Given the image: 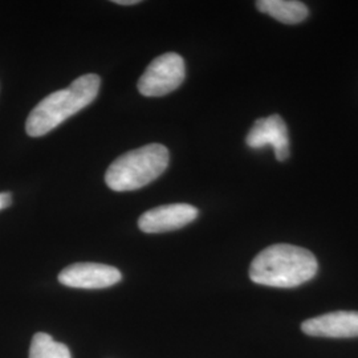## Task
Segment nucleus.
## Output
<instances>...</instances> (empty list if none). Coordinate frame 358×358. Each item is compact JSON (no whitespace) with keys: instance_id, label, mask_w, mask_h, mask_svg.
Here are the masks:
<instances>
[{"instance_id":"1","label":"nucleus","mask_w":358,"mask_h":358,"mask_svg":"<svg viewBox=\"0 0 358 358\" xmlns=\"http://www.w3.org/2000/svg\"><path fill=\"white\" fill-rule=\"evenodd\" d=\"M319 269L315 255L292 244H273L256 256L250 266V279L275 288H294L312 280Z\"/></svg>"},{"instance_id":"2","label":"nucleus","mask_w":358,"mask_h":358,"mask_svg":"<svg viewBox=\"0 0 358 358\" xmlns=\"http://www.w3.org/2000/svg\"><path fill=\"white\" fill-rule=\"evenodd\" d=\"M101 78L88 73L77 77L65 90H56L43 99L29 113L26 131L31 137H41L62 125L65 120L93 103L100 92Z\"/></svg>"},{"instance_id":"3","label":"nucleus","mask_w":358,"mask_h":358,"mask_svg":"<svg viewBox=\"0 0 358 358\" xmlns=\"http://www.w3.org/2000/svg\"><path fill=\"white\" fill-rule=\"evenodd\" d=\"M166 146L149 143L122 154L108 167L105 182L113 192H133L148 186L169 166Z\"/></svg>"},{"instance_id":"4","label":"nucleus","mask_w":358,"mask_h":358,"mask_svg":"<svg viewBox=\"0 0 358 358\" xmlns=\"http://www.w3.org/2000/svg\"><path fill=\"white\" fill-rule=\"evenodd\" d=\"M186 66L182 56L169 52L158 56L138 80V90L145 97H162L178 90L185 81Z\"/></svg>"},{"instance_id":"5","label":"nucleus","mask_w":358,"mask_h":358,"mask_svg":"<svg viewBox=\"0 0 358 358\" xmlns=\"http://www.w3.org/2000/svg\"><path fill=\"white\" fill-rule=\"evenodd\" d=\"M122 275L112 266L100 263H76L59 273L63 285L80 289H103L121 282Z\"/></svg>"},{"instance_id":"6","label":"nucleus","mask_w":358,"mask_h":358,"mask_svg":"<svg viewBox=\"0 0 358 358\" xmlns=\"http://www.w3.org/2000/svg\"><path fill=\"white\" fill-rule=\"evenodd\" d=\"M198 208L186 203L159 206L142 214L138 227L146 234H161L179 230L198 217Z\"/></svg>"},{"instance_id":"7","label":"nucleus","mask_w":358,"mask_h":358,"mask_svg":"<svg viewBox=\"0 0 358 358\" xmlns=\"http://www.w3.org/2000/svg\"><path fill=\"white\" fill-rule=\"evenodd\" d=\"M245 142L251 149H262L268 145L272 146L278 161H285L289 157L288 129L279 115L257 120L247 134Z\"/></svg>"},{"instance_id":"8","label":"nucleus","mask_w":358,"mask_h":358,"mask_svg":"<svg viewBox=\"0 0 358 358\" xmlns=\"http://www.w3.org/2000/svg\"><path fill=\"white\" fill-rule=\"evenodd\" d=\"M301 331L312 337L352 338L358 337V312L337 310L309 319L301 324Z\"/></svg>"},{"instance_id":"9","label":"nucleus","mask_w":358,"mask_h":358,"mask_svg":"<svg viewBox=\"0 0 358 358\" xmlns=\"http://www.w3.org/2000/svg\"><path fill=\"white\" fill-rule=\"evenodd\" d=\"M256 7L284 24H299L309 15L307 6L297 0H259Z\"/></svg>"},{"instance_id":"10","label":"nucleus","mask_w":358,"mask_h":358,"mask_svg":"<svg viewBox=\"0 0 358 358\" xmlns=\"http://www.w3.org/2000/svg\"><path fill=\"white\" fill-rule=\"evenodd\" d=\"M29 358H72L68 346L56 343L48 333H36L29 348Z\"/></svg>"},{"instance_id":"11","label":"nucleus","mask_w":358,"mask_h":358,"mask_svg":"<svg viewBox=\"0 0 358 358\" xmlns=\"http://www.w3.org/2000/svg\"><path fill=\"white\" fill-rule=\"evenodd\" d=\"M13 203V195L10 192H1L0 194V210L7 208Z\"/></svg>"},{"instance_id":"12","label":"nucleus","mask_w":358,"mask_h":358,"mask_svg":"<svg viewBox=\"0 0 358 358\" xmlns=\"http://www.w3.org/2000/svg\"><path fill=\"white\" fill-rule=\"evenodd\" d=\"M113 3L120 6H134V4H138L140 1L138 0H115Z\"/></svg>"}]
</instances>
